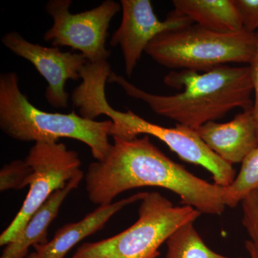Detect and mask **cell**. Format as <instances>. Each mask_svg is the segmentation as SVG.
I'll return each mask as SVG.
<instances>
[{"label": "cell", "instance_id": "cell-2", "mask_svg": "<svg viewBox=\"0 0 258 258\" xmlns=\"http://www.w3.org/2000/svg\"><path fill=\"white\" fill-rule=\"evenodd\" d=\"M108 81L119 85L128 96L147 103L157 115L194 130L223 118L235 108L245 111L253 106L249 66L225 64L202 73L171 71L164 78V84L181 92L168 96L146 92L113 71Z\"/></svg>", "mask_w": 258, "mask_h": 258}, {"label": "cell", "instance_id": "cell-12", "mask_svg": "<svg viewBox=\"0 0 258 258\" xmlns=\"http://www.w3.org/2000/svg\"><path fill=\"white\" fill-rule=\"evenodd\" d=\"M146 192H139L110 205L98 206L79 222L64 225L47 243L33 246L37 258H64L74 246L101 230L108 220L131 204L141 201Z\"/></svg>", "mask_w": 258, "mask_h": 258}, {"label": "cell", "instance_id": "cell-9", "mask_svg": "<svg viewBox=\"0 0 258 258\" xmlns=\"http://www.w3.org/2000/svg\"><path fill=\"white\" fill-rule=\"evenodd\" d=\"M2 42L15 55L31 62L46 80L45 98L51 106L55 108L69 107L66 82L68 80L81 79V71L88 62L86 56L82 53L62 52L58 47L32 43L16 31L5 34L2 37Z\"/></svg>", "mask_w": 258, "mask_h": 258}, {"label": "cell", "instance_id": "cell-7", "mask_svg": "<svg viewBox=\"0 0 258 258\" xmlns=\"http://www.w3.org/2000/svg\"><path fill=\"white\" fill-rule=\"evenodd\" d=\"M25 160L31 166L28 195L16 216L0 235V245L14 240L35 212L81 171L79 153L58 142H37Z\"/></svg>", "mask_w": 258, "mask_h": 258}, {"label": "cell", "instance_id": "cell-13", "mask_svg": "<svg viewBox=\"0 0 258 258\" xmlns=\"http://www.w3.org/2000/svg\"><path fill=\"white\" fill-rule=\"evenodd\" d=\"M83 177L84 174L81 171L64 187L52 194L32 215L18 237L7 244L0 258H26L30 247L47 243L49 226L57 217L64 200L78 188Z\"/></svg>", "mask_w": 258, "mask_h": 258}, {"label": "cell", "instance_id": "cell-5", "mask_svg": "<svg viewBox=\"0 0 258 258\" xmlns=\"http://www.w3.org/2000/svg\"><path fill=\"white\" fill-rule=\"evenodd\" d=\"M256 50L255 32L220 33L193 23L158 35L145 52L168 69L202 73L229 63L249 64Z\"/></svg>", "mask_w": 258, "mask_h": 258}, {"label": "cell", "instance_id": "cell-4", "mask_svg": "<svg viewBox=\"0 0 258 258\" xmlns=\"http://www.w3.org/2000/svg\"><path fill=\"white\" fill-rule=\"evenodd\" d=\"M112 124L111 120L86 119L74 111L68 114L41 111L22 92L16 73L0 75V128L10 138L35 143L75 139L86 144L93 158L102 161L112 147L108 139Z\"/></svg>", "mask_w": 258, "mask_h": 258}, {"label": "cell", "instance_id": "cell-21", "mask_svg": "<svg viewBox=\"0 0 258 258\" xmlns=\"http://www.w3.org/2000/svg\"><path fill=\"white\" fill-rule=\"evenodd\" d=\"M245 247L250 258H258V251L251 242L250 240L246 241Z\"/></svg>", "mask_w": 258, "mask_h": 258}, {"label": "cell", "instance_id": "cell-3", "mask_svg": "<svg viewBox=\"0 0 258 258\" xmlns=\"http://www.w3.org/2000/svg\"><path fill=\"white\" fill-rule=\"evenodd\" d=\"M109 75V71L104 67L93 66L83 71L82 83L75 88L71 96L81 116L96 120L99 115H106L113 123L110 131L112 137L129 140L139 135L153 136L164 142L181 160L210 171L215 184L227 187L233 182L236 177L233 166L212 152L196 130L180 124L166 128L148 121L131 110L122 112L112 108L105 93Z\"/></svg>", "mask_w": 258, "mask_h": 258}, {"label": "cell", "instance_id": "cell-10", "mask_svg": "<svg viewBox=\"0 0 258 258\" xmlns=\"http://www.w3.org/2000/svg\"><path fill=\"white\" fill-rule=\"evenodd\" d=\"M121 23L111 37L112 46H120L128 77L145 52L149 44L158 35L168 30L184 28L192 22L171 11L164 21L154 13L149 0H121Z\"/></svg>", "mask_w": 258, "mask_h": 258}, {"label": "cell", "instance_id": "cell-17", "mask_svg": "<svg viewBox=\"0 0 258 258\" xmlns=\"http://www.w3.org/2000/svg\"><path fill=\"white\" fill-rule=\"evenodd\" d=\"M32 173L31 166L25 160L16 159L6 164L0 171V191L24 189L30 184Z\"/></svg>", "mask_w": 258, "mask_h": 258}, {"label": "cell", "instance_id": "cell-11", "mask_svg": "<svg viewBox=\"0 0 258 258\" xmlns=\"http://www.w3.org/2000/svg\"><path fill=\"white\" fill-rule=\"evenodd\" d=\"M196 132L212 152L232 166L242 163L258 147V128L252 108L227 123L208 122Z\"/></svg>", "mask_w": 258, "mask_h": 258}, {"label": "cell", "instance_id": "cell-18", "mask_svg": "<svg viewBox=\"0 0 258 258\" xmlns=\"http://www.w3.org/2000/svg\"><path fill=\"white\" fill-rule=\"evenodd\" d=\"M241 204L242 225L258 251V188L246 195Z\"/></svg>", "mask_w": 258, "mask_h": 258}, {"label": "cell", "instance_id": "cell-19", "mask_svg": "<svg viewBox=\"0 0 258 258\" xmlns=\"http://www.w3.org/2000/svg\"><path fill=\"white\" fill-rule=\"evenodd\" d=\"M243 28L255 32L258 29V0H235Z\"/></svg>", "mask_w": 258, "mask_h": 258}, {"label": "cell", "instance_id": "cell-22", "mask_svg": "<svg viewBox=\"0 0 258 258\" xmlns=\"http://www.w3.org/2000/svg\"><path fill=\"white\" fill-rule=\"evenodd\" d=\"M26 258H37L36 253H35V252H32V253H30V254H28V256H27Z\"/></svg>", "mask_w": 258, "mask_h": 258}, {"label": "cell", "instance_id": "cell-20", "mask_svg": "<svg viewBox=\"0 0 258 258\" xmlns=\"http://www.w3.org/2000/svg\"><path fill=\"white\" fill-rule=\"evenodd\" d=\"M255 34L257 37V50H256L253 60L249 64V67L250 70L251 81H252L254 93L252 111H253L254 119L257 123L258 128V32H255Z\"/></svg>", "mask_w": 258, "mask_h": 258}, {"label": "cell", "instance_id": "cell-1", "mask_svg": "<svg viewBox=\"0 0 258 258\" xmlns=\"http://www.w3.org/2000/svg\"><path fill=\"white\" fill-rule=\"evenodd\" d=\"M113 139L106 157L91 163L85 175L91 203L98 206L110 205L124 191L151 186L176 194L181 205L201 213L220 215L225 211V187L200 179L171 160L149 136L129 140Z\"/></svg>", "mask_w": 258, "mask_h": 258}, {"label": "cell", "instance_id": "cell-14", "mask_svg": "<svg viewBox=\"0 0 258 258\" xmlns=\"http://www.w3.org/2000/svg\"><path fill=\"white\" fill-rule=\"evenodd\" d=\"M173 12L205 30L232 33L243 30L235 0H174Z\"/></svg>", "mask_w": 258, "mask_h": 258}, {"label": "cell", "instance_id": "cell-15", "mask_svg": "<svg viewBox=\"0 0 258 258\" xmlns=\"http://www.w3.org/2000/svg\"><path fill=\"white\" fill-rule=\"evenodd\" d=\"M185 224L166 240V258H242L221 255L209 248L193 225Z\"/></svg>", "mask_w": 258, "mask_h": 258}, {"label": "cell", "instance_id": "cell-8", "mask_svg": "<svg viewBox=\"0 0 258 258\" xmlns=\"http://www.w3.org/2000/svg\"><path fill=\"white\" fill-rule=\"evenodd\" d=\"M71 0H50L46 12L52 18V27L44 34L45 41L54 47H70L79 50L91 63L107 61L111 51L106 47L112 19L121 10L120 3L106 0L99 6L83 13H70Z\"/></svg>", "mask_w": 258, "mask_h": 258}, {"label": "cell", "instance_id": "cell-6", "mask_svg": "<svg viewBox=\"0 0 258 258\" xmlns=\"http://www.w3.org/2000/svg\"><path fill=\"white\" fill-rule=\"evenodd\" d=\"M140 202L133 225L109 238L81 244L72 258H157L173 232L202 214L191 207L174 206L158 192H146Z\"/></svg>", "mask_w": 258, "mask_h": 258}, {"label": "cell", "instance_id": "cell-16", "mask_svg": "<svg viewBox=\"0 0 258 258\" xmlns=\"http://www.w3.org/2000/svg\"><path fill=\"white\" fill-rule=\"evenodd\" d=\"M258 188V147L242 162L239 174L233 182L225 187L224 201L226 207L235 208L244 197Z\"/></svg>", "mask_w": 258, "mask_h": 258}]
</instances>
